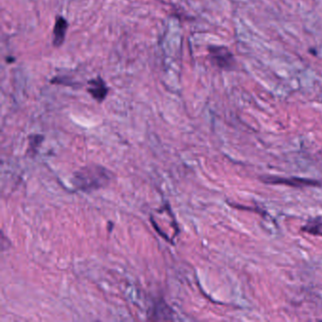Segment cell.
Returning <instances> with one entry per match:
<instances>
[{
	"instance_id": "cell-2",
	"label": "cell",
	"mask_w": 322,
	"mask_h": 322,
	"mask_svg": "<svg viewBox=\"0 0 322 322\" xmlns=\"http://www.w3.org/2000/svg\"><path fill=\"white\" fill-rule=\"evenodd\" d=\"M209 56L213 63L222 69H231L235 65L232 52L225 47H209Z\"/></svg>"
},
{
	"instance_id": "cell-6",
	"label": "cell",
	"mask_w": 322,
	"mask_h": 322,
	"mask_svg": "<svg viewBox=\"0 0 322 322\" xmlns=\"http://www.w3.org/2000/svg\"><path fill=\"white\" fill-rule=\"evenodd\" d=\"M302 231L313 235H319L322 236V219L321 218H315L312 221L307 223L304 227H302Z\"/></svg>"
},
{
	"instance_id": "cell-3",
	"label": "cell",
	"mask_w": 322,
	"mask_h": 322,
	"mask_svg": "<svg viewBox=\"0 0 322 322\" xmlns=\"http://www.w3.org/2000/svg\"><path fill=\"white\" fill-rule=\"evenodd\" d=\"M261 181L269 184H285L293 187H307V186H319V181L302 179V178H281V177H261Z\"/></svg>"
},
{
	"instance_id": "cell-5",
	"label": "cell",
	"mask_w": 322,
	"mask_h": 322,
	"mask_svg": "<svg viewBox=\"0 0 322 322\" xmlns=\"http://www.w3.org/2000/svg\"><path fill=\"white\" fill-rule=\"evenodd\" d=\"M68 27V22L63 17H57L53 30V45L55 47H60L62 45Z\"/></svg>"
},
{
	"instance_id": "cell-1",
	"label": "cell",
	"mask_w": 322,
	"mask_h": 322,
	"mask_svg": "<svg viewBox=\"0 0 322 322\" xmlns=\"http://www.w3.org/2000/svg\"><path fill=\"white\" fill-rule=\"evenodd\" d=\"M113 175L101 166H88L77 171L73 177L76 188L84 192H90L104 187L112 180Z\"/></svg>"
},
{
	"instance_id": "cell-4",
	"label": "cell",
	"mask_w": 322,
	"mask_h": 322,
	"mask_svg": "<svg viewBox=\"0 0 322 322\" xmlns=\"http://www.w3.org/2000/svg\"><path fill=\"white\" fill-rule=\"evenodd\" d=\"M88 92L91 94L94 100L99 102H102L107 96L108 89L105 82L101 78H96L94 80L88 81Z\"/></svg>"
}]
</instances>
